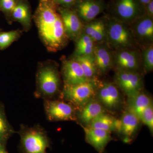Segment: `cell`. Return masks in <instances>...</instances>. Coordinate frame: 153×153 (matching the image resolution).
I'll use <instances>...</instances> for the list:
<instances>
[{
	"mask_svg": "<svg viewBox=\"0 0 153 153\" xmlns=\"http://www.w3.org/2000/svg\"><path fill=\"white\" fill-rule=\"evenodd\" d=\"M139 1L143 4L147 5L151 1V0H139Z\"/></svg>",
	"mask_w": 153,
	"mask_h": 153,
	"instance_id": "cell-32",
	"label": "cell"
},
{
	"mask_svg": "<svg viewBox=\"0 0 153 153\" xmlns=\"http://www.w3.org/2000/svg\"><path fill=\"white\" fill-rule=\"evenodd\" d=\"M115 79L116 85L128 98L142 91V78L137 71L117 70Z\"/></svg>",
	"mask_w": 153,
	"mask_h": 153,
	"instance_id": "cell-7",
	"label": "cell"
},
{
	"mask_svg": "<svg viewBox=\"0 0 153 153\" xmlns=\"http://www.w3.org/2000/svg\"><path fill=\"white\" fill-rule=\"evenodd\" d=\"M22 31L20 29L0 33V50H4L20 38Z\"/></svg>",
	"mask_w": 153,
	"mask_h": 153,
	"instance_id": "cell-25",
	"label": "cell"
},
{
	"mask_svg": "<svg viewBox=\"0 0 153 153\" xmlns=\"http://www.w3.org/2000/svg\"><path fill=\"white\" fill-rule=\"evenodd\" d=\"M120 120V133L124 137V141L128 143L131 140L136 133L140 120L136 115L128 110L124 113Z\"/></svg>",
	"mask_w": 153,
	"mask_h": 153,
	"instance_id": "cell-19",
	"label": "cell"
},
{
	"mask_svg": "<svg viewBox=\"0 0 153 153\" xmlns=\"http://www.w3.org/2000/svg\"><path fill=\"white\" fill-rule=\"evenodd\" d=\"M62 62L61 73L64 85H76L88 80L79 63L74 58H64Z\"/></svg>",
	"mask_w": 153,
	"mask_h": 153,
	"instance_id": "cell-11",
	"label": "cell"
},
{
	"mask_svg": "<svg viewBox=\"0 0 153 153\" xmlns=\"http://www.w3.org/2000/svg\"><path fill=\"white\" fill-rule=\"evenodd\" d=\"M140 121L148 127L151 132L153 131V106L152 103L143 111L140 118Z\"/></svg>",
	"mask_w": 153,
	"mask_h": 153,
	"instance_id": "cell-28",
	"label": "cell"
},
{
	"mask_svg": "<svg viewBox=\"0 0 153 153\" xmlns=\"http://www.w3.org/2000/svg\"><path fill=\"white\" fill-rule=\"evenodd\" d=\"M15 133V130L7 119L4 107L0 104V143L4 146Z\"/></svg>",
	"mask_w": 153,
	"mask_h": 153,
	"instance_id": "cell-24",
	"label": "cell"
},
{
	"mask_svg": "<svg viewBox=\"0 0 153 153\" xmlns=\"http://www.w3.org/2000/svg\"><path fill=\"white\" fill-rule=\"evenodd\" d=\"M115 63L118 70L137 71L140 66L139 56L134 50H118L115 56Z\"/></svg>",
	"mask_w": 153,
	"mask_h": 153,
	"instance_id": "cell-15",
	"label": "cell"
},
{
	"mask_svg": "<svg viewBox=\"0 0 153 153\" xmlns=\"http://www.w3.org/2000/svg\"><path fill=\"white\" fill-rule=\"evenodd\" d=\"M0 153H9L4 147V146L0 143Z\"/></svg>",
	"mask_w": 153,
	"mask_h": 153,
	"instance_id": "cell-31",
	"label": "cell"
},
{
	"mask_svg": "<svg viewBox=\"0 0 153 153\" xmlns=\"http://www.w3.org/2000/svg\"><path fill=\"white\" fill-rule=\"evenodd\" d=\"M97 80H88L74 85H63L59 99L69 102L79 109L96 94Z\"/></svg>",
	"mask_w": 153,
	"mask_h": 153,
	"instance_id": "cell-4",
	"label": "cell"
},
{
	"mask_svg": "<svg viewBox=\"0 0 153 153\" xmlns=\"http://www.w3.org/2000/svg\"><path fill=\"white\" fill-rule=\"evenodd\" d=\"M32 11L27 0H18L11 16L12 22H19L23 30L28 32L32 27Z\"/></svg>",
	"mask_w": 153,
	"mask_h": 153,
	"instance_id": "cell-16",
	"label": "cell"
},
{
	"mask_svg": "<svg viewBox=\"0 0 153 153\" xmlns=\"http://www.w3.org/2000/svg\"><path fill=\"white\" fill-rule=\"evenodd\" d=\"M58 6L61 5L62 7L69 8L70 6L73 5L76 2L77 0H54Z\"/></svg>",
	"mask_w": 153,
	"mask_h": 153,
	"instance_id": "cell-29",
	"label": "cell"
},
{
	"mask_svg": "<svg viewBox=\"0 0 153 153\" xmlns=\"http://www.w3.org/2000/svg\"><path fill=\"white\" fill-rule=\"evenodd\" d=\"M20 148L22 153H47L51 140L46 130L41 126L22 124L18 131Z\"/></svg>",
	"mask_w": 153,
	"mask_h": 153,
	"instance_id": "cell-3",
	"label": "cell"
},
{
	"mask_svg": "<svg viewBox=\"0 0 153 153\" xmlns=\"http://www.w3.org/2000/svg\"><path fill=\"white\" fill-rule=\"evenodd\" d=\"M115 120V118L104 112L94 119L88 127L111 133L114 131Z\"/></svg>",
	"mask_w": 153,
	"mask_h": 153,
	"instance_id": "cell-23",
	"label": "cell"
},
{
	"mask_svg": "<svg viewBox=\"0 0 153 153\" xmlns=\"http://www.w3.org/2000/svg\"><path fill=\"white\" fill-rule=\"evenodd\" d=\"M84 33L94 43H100L106 38V25L101 20L91 22L83 29Z\"/></svg>",
	"mask_w": 153,
	"mask_h": 153,
	"instance_id": "cell-21",
	"label": "cell"
},
{
	"mask_svg": "<svg viewBox=\"0 0 153 153\" xmlns=\"http://www.w3.org/2000/svg\"><path fill=\"white\" fill-rule=\"evenodd\" d=\"M96 94L97 100L108 109H115L120 104L121 99L117 85L112 82L98 83Z\"/></svg>",
	"mask_w": 153,
	"mask_h": 153,
	"instance_id": "cell-9",
	"label": "cell"
},
{
	"mask_svg": "<svg viewBox=\"0 0 153 153\" xmlns=\"http://www.w3.org/2000/svg\"><path fill=\"white\" fill-rule=\"evenodd\" d=\"M102 10V5L97 1L84 0L77 4L76 12L81 20L90 22L100 14Z\"/></svg>",
	"mask_w": 153,
	"mask_h": 153,
	"instance_id": "cell-18",
	"label": "cell"
},
{
	"mask_svg": "<svg viewBox=\"0 0 153 153\" xmlns=\"http://www.w3.org/2000/svg\"><path fill=\"white\" fill-rule=\"evenodd\" d=\"M18 0H0V12L5 17L9 24H12L11 16Z\"/></svg>",
	"mask_w": 153,
	"mask_h": 153,
	"instance_id": "cell-27",
	"label": "cell"
},
{
	"mask_svg": "<svg viewBox=\"0 0 153 153\" xmlns=\"http://www.w3.org/2000/svg\"><path fill=\"white\" fill-rule=\"evenodd\" d=\"M132 23L130 28L135 41L144 46L152 43L153 22L152 18L149 16L140 17Z\"/></svg>",
	"mask_w": 153,
	"mask_h": 153,
	"instance_id": "cell-10",
	"label": "cell"
},
{
	"mask_svg": "<svg viewBox=\"0 0 153 153\" xmlns=\"http://www.w3.org/2000/svg\"><path fill=\"white\" fill-rule=\"evenodd\" d=\"M1 29H0V33H1Z\"/></svg>",
	"mask_w": 153,
	"mask_h": 153,
	"instance_id": "cell-33",
	"label": "cell"
},
{
	"mask_svg": "<svg viewBox=\"0 0 153 153\" xmlns=\"http://www.w3.org/2000/svg\"><path fill=\"white\" fill-rule=\"evenodd\" d=\"M143 67L145 72H151L153 69V46L151 43L145 46L142 53Z\"/></svg>",
	"mask_w": 153,
	"mask_h": 153,
	"instance_id": "cell-26",
	"label": "cell"
},
{
	"mask_svg": "<svg viewBox=\"0 0 153 153\" xmlns=\"http://www.w3.org/2000/svg\"><path fill=\"white\" fill-rule=\"evenodd\" d=\"M73 58L79 63L86 79L88 80L95 79L97 71L94 64L93 55L75 56Z\"/></svg>",
	"mask_w": 153,
	"mask_h": 153,
	"instance_id": "cell-22",
	"label": "cell"
},
{
	"mask_svg": "<svg viewBox=\"0 0 153 153\" xmlns=\"http://www.w3.org/2000/svg\"><path fill=\"white\" fill-rule=\"evenodd\" d=\"M128 110L136 115L139 119L143 111L152 103L150 97L142 91L128 98Z\"/></svg>",
	"mask_w": 153,
	"mask_h": 153,
	"instance_id": "cell-20",
	"label": "cell"
},
{
	"mask_svg": "<svg viewBox=\"0 0 153 153\" xmlns=\"http://www.w3.org/2000/svg\"><path fill=\"white\" fill-rule=\"evenodd\" d=\"M58 6L54 0H40L33 16L39 37L49 52L63 49L69 40L58 12Z\"/></svg>",
	"mask_w": 153,
	"mask_h": 153,
	"instance_id": "cell-1",
	"label": "cell"
},
{
	"mask_svg": "<svg viewBox=\"0 0 153 153\" xmlns=\"http://www.w3.org/2000/svg\"><path fill=\"white\" fill-rule=\"evenodd\" d=\"M91 100L76 110V120L82 126H88L96 117L104 112L103 106L97 100Z\"/></svg>",
	"mask_w": 153,
	"mask_h": 153,
	"instance_id": "cell-13",
	"label": "cell"
},
{
	"mask_svg": "<svg viewBox=\"0 0 153 153\" xmlns=\"http://www.w3.org/2000/svg\"><path fill=\"white\" fill-rule=\"evenodd\" d=\"M92 55L97 72L103 74L109 71L113 60L107 47L100 45L95 46Z\"/></svg>",
	"mask_w": 153,
	"mask_h": 153,
	"instance_id": "cell-17",
	"label": "cell"
},
{
	"mask_svg": "<svg viewBox=\"0 0 153 153\" xmlns=\"http://www.w3.org/2000/svg\"><path fill=\"white\" fill-rule=\"evenodd\" d=\"M147 12L149 16L152 18L153 16V1L151 0L150 2L147 5Z\"/></svg>",
	"mask_w": 153,
	"mask_h": 153,
	"instance_id": "cell-30",
	"label": "cell"
},
{
	"mask_svg": "<svg viewBox=\"0 0 153 153\" xmlns=\"http://www.w3.org/2000/svg\"><path fill=\"white\" fill-rule=\"evenodd\" d=\"M58 12L68 39L76 41L83 33L84 28L81 19L76 12L69 8L58 6Z\"/></svg>",
	"mask_w": 153,
	"mask_h": 153,
	"instance_id": "cell-8",
	"label": "cell"
},
{
	"mask_svg": "<svg viewBox=\"0 0 153 153\" xmlns=\"http://www.w3.org/2000/svg\"><path fill=\"white\" fill-rule=\"evenodd\" d=\"M46 117L50 122L76 121V108L72 105L61 99L44 100Z\"/></svg>",
	"mask_w": 153,
	"mask_h": 153,
	"instance_id": "cell-6",
	"label": "cell"
},
{
	"mask_svg": "<svg viewBox=\"0 0 153 153\" xmlns=\"http://www.w3.org/2000/svg\"><path fill=\"white\" fill-rule=\"evenodd\" d=\"M61 79L58 66L51 60L38 64L36 74L35 97L43 100H56L60 97Z\"/></svg>",
	"mask_w": 153,
	"mask_h": 153,
	"instance_id": "cell-2",
	"label": "cell"
},
{
	"mask_svg": "<svg viewBox=\"0 0 153 153\" xmlns=\"http://www.w3.org/2000/svg\"><path fill=\"white\" fill-rule=\"evenodd\" d=\"M115 12L119 20L126 23L138 19L140 10L137 0H118Z\"/></svg>",
	"mask_w": 153,
	"mask_h": 153,
	"instance_id": "cell-14",
	"label": "cell"
},
{
	"mask_svg": "<svg viewBox=\"0 0 153 153\" xmlns=\"http://www.w3.org/2000/svg\"><path fill=\"white\" fill-rule=\"evenodd\" d=\"M85 133V140L99 153H102L112 140L111 133L103 130L82 126Z\"/></svg>",
	"mask_w": 153,
	"mask_h": 153,
	"instance_id": "cell-12",
	"label": "cell"
},
{
	"mask_svg": "<svg viewBox=\"0 0 153 153\" xmlns=\"http://www.w3.org/2000/svg\"><path fill=\"white\" fill-rule=\"evenodd\" d=\"M126 23L112 19L106 25V38L110 47L118 50L129 49L135 39L131 28Z\"/></svg>",
	"mask_w": 153,
	"mask_h": 153,
	"instance_id": "cell-5",
	"label": "cell"
}]
</instances>
